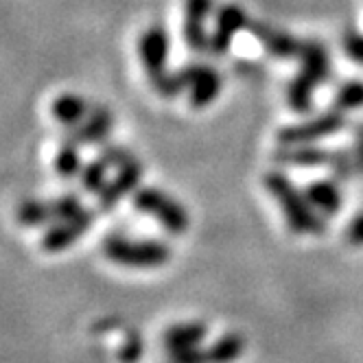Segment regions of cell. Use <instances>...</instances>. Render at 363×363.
I'll list each match as a JSON object with an SVG mask.
<instances>
[{"label": "cell", "instance_id": "cell-1", "mask_svg": "<svg viewBox=\"0 0 363 363\" xmlns=\"http://www.w3.org/2000/svg\"><path fill=\"white\" fill-rule=\"evenodd\" d=\"M263 184L280 206L284 219L296 235H322L324 221L320 219V215H315L306 193L300 191L287 175H282L280 171L265 173Z\"/></svg>", "mask_w": 363, "mask_h": 363}, {"label": "cell", "instance_id": "cell-2", "mask_svg": "<svg viewBox=\"0 0 363 363\" xmlns=\"http://www.w3.org/2000/svg\"><path fill=\"white\" fill-rule=\"evenodd\" d=\"M300 62L302 68L298 72L296 79L287 88V99L291 110L306 114L313 108V92L320 84H324L330 74V60L324 44L313 42V40H304L300 44Z\"/></svg>", "mask_w": 363, "mask_h": 363}, {"label": "cell", "instance_id": "cell-3", "mask_svg": "<svg viewBox=\"0 0 363 363\" xmlns=\"http://www.w3.org/2000/svg\"><path fill=\"white\" fill-rule=\"evenodd\" d=\"M103 254L108 261L134 269H155L171 261V247L151 239L136 241L125 237H108L103 241Z\"/></svg>", "mask_w": 363, "mask_h": 363}, {"label": "cell", "instance_id": "cell-4", "mask_svg": "<svg viewBox=\"0 0 363 363\" xmlns=\"http://www.w3.org/2000/svg\"><path fill=\"white\" fill-rule=\"evenodd\" d=\"M134 206L140 213L158 219L169 235L179 237V235H184L191 225V219H189V213L184 206L177 203L173 197H169L167 193H162L158 189H151V186L138 189L134 193Z\"/></svg>", "mask_w": 363, "mask_h": 363}, {"label": "cell", "instance_id": "cell-5", "mask_svg": "<svg viewBox=\"0 0 363 363\" xmlns=\"http://www.w3.org/2000/svg\"><path fill=\"white\" fill-rule=\"evenodd\" d=\"M84 211L82 199L79 197H60L55 201H38V199H29L22 201L16 211V219L27 225V228H35L42 223H57L64 219H70L74 215H79Z\"/></svg>", "mask_w": 363, "mask_h": 363}, {"label": "cell", "instance_id": "cell-6", "mask_svg": "<svg viewBox=\"0 0 363 363\" xmlns=\"http://www.w3.org/2000/svg\"><path fill=\"white\" fill-rule=\"evenodd\" d=\"M182 90H189L191 108L203 110L219 96L221 92V74L206 66V64H191L177 72Z\"/></svg>", "mask_w": 363, "mask_h": 363}, {"label": "cell", "instance_id": "cell-7", "mask_svg": "<svg viewBox=\"0 0 363 363\" xmlns=\"http://www.w3.org/2000/svg\"><path fill=\"white\" fill-rule=\"evenodd\" d=\"M138 55L143 62L145 72L153 88H160L169 77L167 60H169V35L162 27L147 29L138 40Z\"/></svg>", "mask_w": 363, "mask_h": 363}, {"label": "cell", "instance_id": "cell-8", "mask_svg": "<svg viewBox=\"0 0 363 363\" xmlns=\"http://www.w3.org/2000/svg\"><path fill=\"white\" fill-rule=\"evenodd\" d=\"M346 125V118L340 112H328L322 114L320 118L306 121L300 125L284 127L278 132V143L284 147H298V145H311L315 140H322L326 136H333L337 132H342Z\"/></svg>", "mask_w": 363, "mask_h": 363}, {"label": "cell", "instance_id": "cell-9", "mask_svg": "<svg viewBox=\"0 0 363 363\" xmlns=\"http://www.w3.org/2000/svg\"><path fill=\"white\" fill-rule=\"evenodd\" d=\"M250 27L247 13L239 5H223L217 11L215 20V33L211 35V53L215 55H225L232 40L237 38L239 31Z\"/></svg>", "mask_w": 363, "mask_h": 363}, {"label": "cell", "instance_id": "cell-10", "mask_svg": "<svg viewBox=\"0 0 363 363\" xmlns=\"http://www.w3.org/2000/svg\"><path fill=\"white\" fill-rule=\"evenodd\" d=\"M94 215L90 211H82L79 215H74L70 219L57 221L55 225H50L48 232L42 237V247L46 252H62L70 247L77 239L86 235V230L92 225Z\"/></svg>", "mask_w": 363, "mask_h": 363}, {"label": "cell", "instance_id": "cell-11", "mask_svg": "<svg viewBox=\"0 0 363 363\" xmlns=\"http://www.w3.org/2000/svg\"><path fill=\"white\" fill-rule=\"evenodd\" d=\"M213 11V0H186L184 9V40L195 50H211V38L206 33V18Z\"/></svg>", "mask_w": 363, "mask_h": 363}, {"label": "cell", "instance_id": "cell-12", "mask_svg": "<svg viewBox=\"0 0 363 363\" xmlns=\"http://www.w3.org/2000/svg\"><path fill=\"white\" fill-rule=\"evenodd\" d=\"M112 112L103 106H94L90 116L79 123L70 127V132L66 134V143H72V145H94V143H101L106 140L108 134L112 132Z\"/></svg>", "mask_w": 363, "mask_h": 363}, {"label": "cell", "instance_id": "cell-13", "mask_svg": "<svg viewBox=\"0 0 363 363\" xmlns=\"http://www.w3.org/2000/svg\"><path fill=\"white\" fill-rule=\"evenodd\" d=\"M140 175H143V164L132 158L127 164L118 167V173L114 179H110L106 189L99 193V203L103 211H112L114 206L132 191H136L138 182H140Z\"/></svg>", "mask_w": 363, "mask_h": 363}, {"label": "cell", "instance_id": "cell-14", "mask_svg": "<svg viewBox=\"0 0 363 363\" xmlns=\"http://www.w3.org/2000/svg\"><path fill=\"white\" fill-rule=\"evenodd\" d=\"M250 33L263 44V48L269 55L278 57V60H291L300 55V44L291 33L274 29L265 22H250Z\"/></svg>", "mask_w": 363, "mask_h": 363}, {"label": "cell", "instance_id": "cell-15", "mask_svg": "<svg viewBox=\"0 0 363 363\" xmlns=\"http://www.w3.org/2000/svg\"><path fill=\"white\" fill-rule=\"evenodd\" d=\"M308 201L313 208H318L322 215H337L342 211V191L330 179H315L304 189Z\"/></svg>", "mask_w": 363, "mask_h": 363}, {"label": "cell", "instance_id": "cell-16", "mask_svg": "<svg viewBox=\"0 0 363 363\" xmlns=\"http://www.w3.org/2000/svg\"><path fill=\"white\" fill-rule=\"evenodd\" d=\"M90 112H92L90 103L84 96L72 94V92L60 94L53 101V106H50V114H53V118L66 127H74V125L84 123L90 116Z\"/></svg>", "mask_w": 363, "mask_h": 363}, {"label": "cell", "instance_id": "cell-17", "mask_svg": "<svg viewBox=\"0 0 363 363\" xmlns=\"http://www.w3.org/2000/svg\"><path fill=\"white\" fill-rule=\"evenodd\" d=\"M206 337V326L199 322H186V324H175L164 333V346L169 352L177 350H189L197 348Z\"/></svg>", "mask_w": 363, "mask_h": 363}, {"label": "cell", "instance_id": "cell-18", "mask_svg": "<svg viewBox=\"0 0 363 363\" xmlns=\"http://www.w3.org/2000/svg\"><path fill=\"white\" fill-rule=\"evenodd\" d=\"M276 160L282 164H291V167H322L330 162V151L311 147V145H298L278 151Z\"/></svg>", "mask_w": 363, "mask_h": 363}, {"label": "cell", "instance_id": "cell-19", "mask_svg": "<svg viewBox=\"0 0 363 363\" xmlns=\"http://www.w3.org/2000/svg\"><path fill=\"white\" fill-rule=\"evenodd\" d=\"M245 350L243 337L237 333L223 335L221 340H217L211 348L203 350L206 363H235Z\"/></svg>", "mask_w": 363, "mask_h": 363}, {"label": "cell", "instance_id": "cell-20", "mask_svg": "<svg viewBox=\"0 0 363 363\" xmlns=\"http://www.w3.org/2000/svg\"><path fill=\"white\" fill-rule=\"evenodd\" d=\"M108 171H110V162L103 158V155L99 160H92L90 164H86L82 171L84 189L90 193H101L108 184Z\"/></svg>", "mask_w": 363, "mask_h": 363}, {"label": "cell", "instance_id": "cell-21", "mask_svg": "<svg viewBox=\"0 0 363 363\" xmlns=\"http://www.w3.org/2000/svg\"><path fill=\"white\" fill-rule=\"evenodd\" d=\"M55 169L62 177H74L84 171L82 167V155H79V147L72 143H64L62 149L57 151L55 158Z\"/></svg>", "mask_w": 363, "mask_h": 363}, {"label": "cell", "instance_id": "cell-22", "mask_svg": "<svg viewBox=\"0 0 363 363\" xmlns=\"http://www.w3.org/2000/svg\"><path fill=\"white\" fill-rule=\"evenodd\" d=\"M337 110H359L363 108V82H348L335 96Z\"/></svg>", "mask_w": 363, "mask_h": 363}, {"label": "cell", "instance_id": "cell-23", "mask_svg": "<svg viewBox=\"0 0 363 363\" xmlns=\"http://www.w3.org/2000/svg\"><path fill=\"white\" fill-rule=\"evenodd\" d=\"M337 175V179H350L357 171V164H354V155H350L348 151L340 149V151H333L330 153V162H328Z\"/></svg>", "mask_w": 363, "mask_h": 363}, {"label": "cell", "instance_id": "cell-24", "mask_svg": "<svg viewBox=\"0 0 363 363\" xmlns=\"http://www.w3.org/2000/svg\"><path fill=\"white\" fill-rule=\"evenodd\" d=\"M344 50L352 62L363 64V33L359 31H348L344 35Z\"/></svg>", "mask_w": 363, "mask_h": 363}, {"label": "cell", "instance_id": "cell-25", "mask_svg": "<svg viewBox=\"0 0 363 363\" xmlns=\"http://www.w3.org/2000/svg\"><path fill=\"white\" fill-rule=\"evenodd\" d=\"M346 241H348V245H352V247H363V213H359V215L350 221V225H348V230H346Z\"/></svg>", "mask_w": 363, "mask_h": 363}, {"label": "cell", "instance_id": "cell-26", "mask_svg": "<svg viewBox=\"0 0 363 363\" xmlns=\"http://www.w3.org/2000/svg\"><path fill=\"white\" fill-rule=\"evenodd\" d=\"M354 164L357 173L363 175V125L357 127V145H354Z\"/></svg>", "mask_w": 363, "mask_h": 363}]
</instances>
